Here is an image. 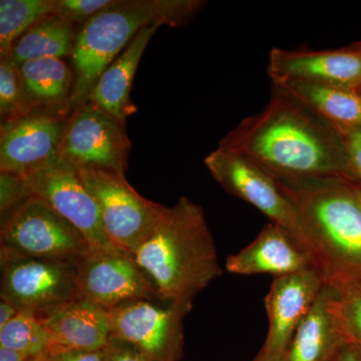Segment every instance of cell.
Instances as JSON below:
<instances>
[{
	"label": "cell",
	"mask_w": 361,
	"mask_h": 361,
	"mask_svg": "<svg viewBox=\"0 0 361 361\" xmlns=\"http://www.w3.org/2000/svg\"><path fill=\"white\" fill-rule=\"evenodd\" d=\"M40 320L51 336L52 349L104 350L111 337L108 310L85 299L66 304Z\"/></svg>",
	"instance_id": "obj_17"
},
{
	"label": "cell",
	"mask_w": 361,
	"mask_h": 361,
	"mask_svg": "<svg viewBox=\"0 0 361 361\" xmlns=\"http://www.w3.org/2000/svg\"><path fill=\"white\" fill-rule=\"evenodd\" d=\"M90 245L77 228L32 196L1 225L0 260L80 259Z\"/></svg>",
	"instance_id": "obj_5"
},
{
	"label": "cell",
	"mask_w": 361,
	"mask_h": 361,
	"mask_svg": "<svg viewBox=\"0 0 361 361\" xmlns=\"http://www.w3.org/2000/svg\"><path fill=\"white\" fill-rule=\"evenodd\" d=\"M163 302L189 313L195 297L223 275L205 212L187 197L165 206L132 256Z\"/></svg>",
	"instance_id": "obj_2"
},
{
	"label": "cell",
	"mask_w": 361,
	"mask_h": 361,
	"mask_svg": "<svg viewBox=\"0 0 361 361\" xmlns=\"http://www.w3.org/2000/svg\"><path fill=\"white\" fill-rule=\"evenodd\" d=\"M130 149L126 123L92 102L73 109L66 118L61 157L77 169L126 174Z\"/></svg>",
	"instance_id": "obj_9"
},
{
	"label": "cell",
	"mask_w": 361,
	"mask_h": 361,
	"mask_svg": "<svg viewBox=\"0 0 361 361\" xmlns=\"http://www.w3.org/2000/svg\"><path fill=\"white\" fill-rule=\"evenodd\" d=\"M219 148L278 177L356 180L338 130L275 85L264 110L244 118Z\"/></svg>",
	"instance_id": "obj_1"
},
{
	"label": "cell",
	"mask_w": 361,
	"mask_h": 361,
	"mask_svg": "<svg viewBox=\"0 0 361 361\" xmlns=\"http://www.w3.org/2000/svg\"><path fill=\"white\" fill-rule=\"evenodd\" d=\"M18 312L20 310L16 306L9 303L8 301L1 299V302H0V329L11 322Z\"/></svg>",
	"instance_id": "obj_33"
},
{
	"label": "cell",
	"mask_w": 361,
	"mask_h": 361,
	"mask_svg": "<svg viewBox=\"0 0 361 361\" xmlns=\"http://www.w3.org/2000/svg\"><path fill=\"white\" fill-rule=\"evenodd\" d=\"M27 104L21 82L20 66L8 58L0 61V116L1 123L28 115Z\"/></svg>",
	"instance_id": "obj_26"
},
{
	"label": "cell",
	"mask_w": 361,
	"mask_h": 361,
	"mask_svg": "<svg viewBox=\"0 0 361 361\" xmlns=\"http://www.w3.org/2000/svg\"><path fill=\"white\" fill-rule=\"evenodd\" d=\"M341 134L348 151L355 179L361 183V130L336 128Z\"/></svg>",
	"instance_id": "obj_30"
},
{
	"label": "cell",
	"mask_w": 361,
	"mask_h": 361,
	"mask_svg": "<svg viewBox=\"0 0 361 361\" xmlns=\"http://www.w3.org/2000/svg\"><path fill=\"white\" fill-rule=\"evenodd\" d=\"M116 2V0H54L52 14L71 23L84 25Z\"/></svg>",
	"instance_id": "obj_28"
},
{
	"label": "cell",
	"mask_w": 361,
	"mask_h": 361,
	"mask_svg": "<svg viewBox=\"0 0 361 361\" xmlns=\"http://www.w3.org/2000/svg\"><path fill=\"white\" fill-rule=\"evenodd\" d=\"M272 85L334 128L361 130V94L303 80H275Z\"/></svg>",
	"instance_id": "obj_21"
},
{
	"label": "cell",
	"mask_w": 361,
	"mask_h": 361,
	"mask_svg": "<svg viewBox=\"0 0 361 361\" xmlns=\"http://www.w3.org/2000/svg\"><path fill=\"white\" fill-rule=\"evenodd\" d=\"M111 337L155 361L183 356V322L188 312L160 299H137L108 310Z\"/></svg>",
	"instance_id": "obj_10"
},
{
	"label": "cell",
	"mask_w": 361,
	"mask_h": 361,
	"mask_svg": "<svg viewBox=\"0 0 361 361\" xmlns=\"http://www.w3.org/2000/svg\"><path fill=\"white\" fill-rule=\"evenodd\" d=\"M28 111L68 118L73 111L75 75L61 59L26 61L20 66Z\"/></svg>",
	"instance_id": "obj_18"
},
{
	"label": "cell",
	"mask_w": 361,
	"mask_h": 361,
	"mask_svg": "<svg viewBox=\"0 0 361 361\" xmlns=\"http://www.w3.org/2000/svg\"><path fill=\"white\" fill-rule=\"evenodd\" d=\"M334 289L325 286L313 307L297 327L283 361H331L348 343L330 310Z\"/></svg>",
	"instance_id": "obj_20"
},
{
	"label": "cell",
	"mask_w": 361,
	"mask_h": 361,
	"mask_svg": "<svg viewBox=\"0 0 361 361\" xmlns=\"http://www.w3.org/2000/svg\"><path fill=\"white\" fill-rule=\"evenodd\" d=\"M273 177L298 209L327 286L341 291L361 284V206L355 180Z\"/></svg>",
	"instance_id": "obj_3"
},
{
	"label": "cell",
	"mask_w": 361,
	"mask_h": 361,
	"mask_svg": "<svg viewBox=\"0 0 361 361\" xmlns=\"http://www.w3.org/2000/svg\"><path fill=\"white\" fill-rule=\"evenodd\" d=\"M330 310L349 343L361 346V284L332 291Z\"/></svg>",
	"instance_id": "obj_25"
},
{
	"label": "cell",
	"mask_w": 361,
	"mask_h": 361,
	"mask_svg": "<svg viewBox=\"0 0 361 361\" xmlns=\"http://www.w3.org/2000/svg\"><path fill=\"white\" fill-rule=\"evenodd\" d=\"M49 361H106L104 350L85 351L75 349L54 348Z\"/></svg>",
	"instance_id": "obj_31"
},
{
	"label": "cell",
	"mask_w": 361,
	"mask_h": 361,
	"mask_svg": "<svg viewBox=\"0 0 361 361\" xmlns=\"http://www.w3.org/2000/svg\"><path fill=\"white\" fill-rule=\"evenodd\" d=\"M66 118L30 113L0 126V172L26 178L61 159Z\"/></svg>",
	"instance_id": "obj_13"
},
{
	"label": "cell",
	"mask_w": 361,
	"mask_h": 361,
	"mask_svg": "<svg viewBox=\"0 0 361 361\" xmlns=\"http://www.w3.org/2000/svg\"><path fill=\"white\" fill-rule=\"evenodd\" d=\"M32 358L13 349L0 348V361H30Z\"/></svg>",
	"instance_id": "obj_34"
},
{
	"label": "cell",
	"mask_w": 361,
	"mask_h": 361,
	"mask_svg": "<svg viewBox=\"0 0 361 361\" xmlns=\"http://www.w3.org/2000/svg\"><path fill=\"white\" fill-rule=\"evenodd\" d=\"M96 201L106 234L118 248L133 256L160 219L165 206L144 198L125 174L103 169H77Z\"/></svg>",
	"instance_id": "obj_6"
},
{
	"label": "cell",
	"mask_w": 361,
	"mask_h": 361,
	"mask_svg": "<svg viewBox=\"0 0 361 361\" xmlns=\"http://www.w3.org/2000/svg\"><path fill=\"white\" fill-rule=\"evenodd\" d=\"M32 196L44 201L75 226L89 242L90 248L125 252L111 241L104 230L96 201L80 179L77 168L59 159L25 178Z\"/></svg>",
	"instance_id": "obj_11"
},
{
	"label": "cell",
	"mask_w": 361,
	"mask_h": 361,
	"mask_svg": "<svg viewBox=\"0 0 361 361\" xmlns=\"http://www.w3.org/2000/svg\"><path fill=\"white\" fill-rule=\"evenodd\" d=\"M253 361H283V355H269L259 353Z\"/></svg>",
	"instance_id": "obj_35"
},
{
	"label": "cell",
	"mask_w": 361,
	"mask_h": 361,
	"mask_svg": "<svg viewBox=\"0 0 361 361\" xmlns=\"http://www.w3.org/2000/svg\"><path fill=\"white\" fill-rule=\"evenodd\" d=\"M225 266L232 274H269L274 278L317 269L310 251L291 233L271 222L250 244L228 256Z\"/></svg>",
	"instance_id": "obj_16"
},
{
	"label": "cell",
	"mask_w": 361,
	"mask_h": 361,
	"mask_svg": "<svg viewBox=\"0 0 361 361\" xmlns=\"http://www.w3.org/2000/svg\"><path fill=\"white\" fill-rule=\"evenodd\" d=\"M160 26L142 28L125 51L104 71L90 92L89 101L121 122L127 123V118L137 111L130 97L135 71L149 39Z\"/></svg>",
	"instance_id": "obj_19"
},
{
	"label": "cell",
	"mask_w": 361,
	"mask_h": 361,
	"mask_svg": "<svg viewBox=\"0 0 361 361\" xmlns=\"http://www.w3.org/2000/svg\"><path fill=\"white\" fill-rule=\"evenodd\" d=\"M106 361H155L137 350L134 346L111 337L108 345L104 349Z\"/></svg>",
	"instance_id": "obj_29"
},
{
	"label": "cell",
	"mask_w": 361,
	"mask_h": 361,
	"mask_svg": "<svg viewBox=\"0 0 361 361\" xmlns=\"http://www.w3.org/2000/svg\"><path fill=\"white\" fill-rule=\"evenodd\" d=\"M78 259L0 260L1 299L39 318L78 299Z\"/></svg>",
	"instance_id": "obj_8"
},
{
	"label": "cell",
	"mask_w": 361,
	"mask_h": 361,
	"mask_svg": "<svg viewBox=\"0 0 361 361\" xmlns=\"http://www.w3.org/2000/svg\"><path fill=\"white\" fill-rule=\"evenodd\" d=\"M326 286L319 270L276 277L265 297L268 331L260 353L283 355L292 336Z\"/></svg>",
	"instance_id": "obj_15"
},
{
	"label": "cell",
	"mask_w": 361,
	"mask_h": 361,
	"mask_svg": "<svg viewBox=\"0 0 361 361\" xmlns=\"http://www.w3.org/2000/svg\"><path fill=\"white\" fill-rule=\"evenodd\" d=\"M78 264V299L106 310L137 299H159L148 278L126 252L90 249Z\"/></svg>",
	"instance_id": "obj_12"
},
{
	"label": "cell",
	"mask_w": 361,
	"mask_h": 361,
	"mask_svg": "<svg viewBox=\"0 0 361 361\" xmlns=\"http://www.w3.org/2000/svg\"><path fill=\"white\" fill-rule=\"evenodd\" d=\"M355 190L356 194H357L358 200H360V206H361V183L358 182V180H355Z\"/></svg>",
	"instance_id": "obj_36"
},
{
	"label": "cell",
	"mask_w": 361,
	"mask_h": 361,
	"mask_svg": "<svg viewBox=\"0 0 361 361\" xmlns=\"http://www.w3.org/2000/svg\"><path fill=\"white\" fill-rule=\"evenodd\" d=\"M54 0L0 1V56H8L13 44L35 23L52 14Z\"/></svg>",
	"instance_id": "obj_23"
},
{
	"label": "cell",
	"mask_w": 361,
	"mask_h": 361,
	"mask_svg": "<svg viewBox=\"0 0 361 361\" xmlns=\"http://www.w3.org/2000/svg\"><path fill=\"white\" fill-rule=\"evenodd\" d=\"M75 35L73 23L49 14L30 27L6 58L18 66L37 59L68 58L73 56Z\"/></svg>",
	"instance_id": "obj_22"
},
{
	"label": "cell",
	"mask_w": 361,
	"mask_h": 361,
	"mask_svg": "<svg viewBox=\"0 0 361 361\" xmlns=\"http://www.w3.org/2000/svg\"><path fill=\"white\" fill-rule=\"evenodd\" d=\"M27 182L21 176L0 172V220L6 223L28 199L32 198Z\"/></svg>",
	"instance_id": "obj_27"
},
{
	"label": "cell",
	"mask_w": 361,
	"mask_h": 361,
	"mask_svg": "<svg viewBox=\"0 0 361 361\" xmlns=\"http://www.w3.org/2000/svg\"><path fill=\"white\" fill-rule=\"evenodd\" d=\"M205 166L228 194L255 207L271 223L291 233L314 257L298 209L268 171L221 148L206 157Z\"/></svg>",
	"instance_id": "obj_7"
},
{
	"label": "cell",
	"mask_w": 361,
	"mask_h": 361,
	"mask_svg": "<svg viewBox=\"0 0 361 361\" xmlns=\"http://www.w3.org/2000/svg\"><path fill=\"white\" fill-rule=\"evenodd\" d=\"M331 361H361V346L348 342L342 346Z\"/></svg>",
	"instance_id": "obj_32"
},
{
	"label": "cell",
	"mask_w": 361,
	"mask_h": 361,
	"mask_svg": "<svg viewBox=\"0 0 361 361\" xmlns=\"http://www.w3.org/2000/svg\"><path fill=\"white\" fill-rule=\"evenodd\" d=\"M206 6L203 0H116L84 23L75 35L71 56L73 110L89 101L102 73L142 28L157 25L182 27Z\"/></svg>",
	"instance_id": "obj_4"
},
{
	"label": "cell",
	"mask_w": 361,
	"mask_h": 361,
	"mask_svg": "<svg viewBox=\"0 0 361 361\" xmlns=\"http://www.w3.org/2000/svg\"><path fill=\"white\" fill-rule=\"evenodd\" d=\"M0 348L37 358L51 355L52 342L39 316L32 311L20 310L11 322L0 329Z\"/></svg>",
	"instance_id": "obj_24"
},
{
	"label": "cell",
	"mask_w": 361,
	"mask_h": 361,
	"mask_svg": "<svg viewBox=\"0 0 361 361\" xmlns=\"http://www.w3.org/2000/svg\"><path fill=\"white\" fill-rule=\"evenodd\" d=\"M272 82L295 80L361 92V42L336 49H271Z\"/></svg>",
	"instance_id": "obj_14"
},
{
	"label": "cell",
	"mask_w": 361,
	"mask_h": 361,
	"mask_svg": "<svg viewBox=\"0 0 361 361\" xmlns=\"http://www.w3.org/2000/svg\"><path fill=\"white\" fill-rule=\"evenodd\" d=\"M30 361H49V355L40 356V357L32 358Z\"/></svg>",
	"instance_id": "obj_37"
}]
</instances>
